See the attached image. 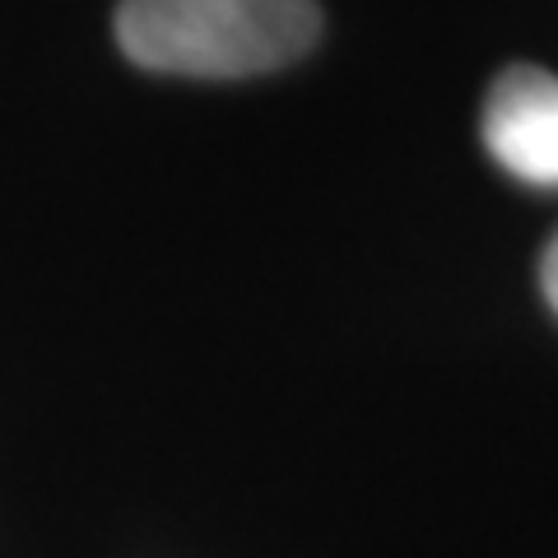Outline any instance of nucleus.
Here are the masks:
<instances>
[{"label":"nucleus","instance_id":"f257e3e1","mask_svg":"<svg viewBox=\"0 0 558 558\" xmlns=\"http://www.w3.org/2000/svg\"><path fill=\"white\" fill-rule=\"evenodd\" d=\"M317 0H121V51L159 75H266L317 43Z\"/></svg>","mask_w":558,"mask_h":558},{"label":"nucleus","instance_id":"f03ea898","mask_svg":"<svg viewBox=\"0 0 558 558\" xmlns=\"http://www.w3.org/2000/svg\"><path fill=\"white\" fill-rule=\"evenodd\" d=\"M484 145L512 178L558 186V75L539 65L502 70L484 102Z\"/></svg>","mask_w":558,"mask_h":558},{"label":"nucleus","instance_id":"7ed1b4c3","mask_svg":"<svg viewBox=\"0 0 558 558\" xmlns=\"http://www.w3.org/2000/svg\"><path fill=\"white\" fill-rule=\"evenodd\" d=\"M539 279H545V299H549V307L558 312V238L549 242V252H545V266H539Z\"/></svg>","mask_w":558,"mask_h":558}]
</instances>
